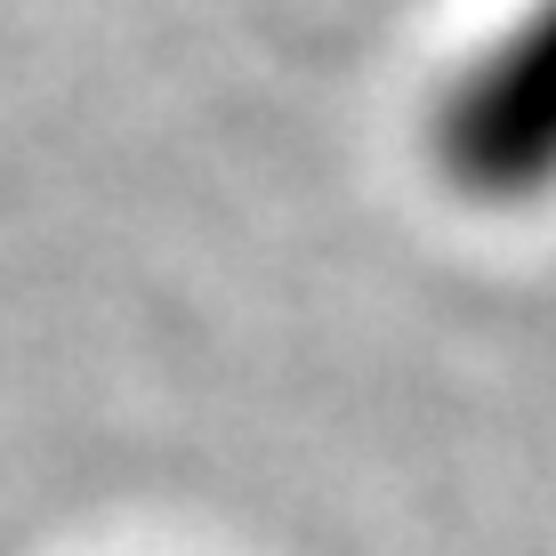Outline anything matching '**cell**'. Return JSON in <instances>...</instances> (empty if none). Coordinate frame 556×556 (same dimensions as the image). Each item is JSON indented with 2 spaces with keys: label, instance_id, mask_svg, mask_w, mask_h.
Segmentation results:
<instances>
[{
  "label": "cell",
  "instance_id": "cell-1",
  "mask_svg": "<svg viewBox=\"0 0 556 556\" xmlns=\"http://www.w3.org/2000/svg\"><path fill=\"white\" fill-rule=\"evenodd\" d=\"M435 162L476 202H532L556 186V0H532L452 73Z\"/></svg>",
  "mask_w": 556,
  "mask_h": 556
}]
</instances>
